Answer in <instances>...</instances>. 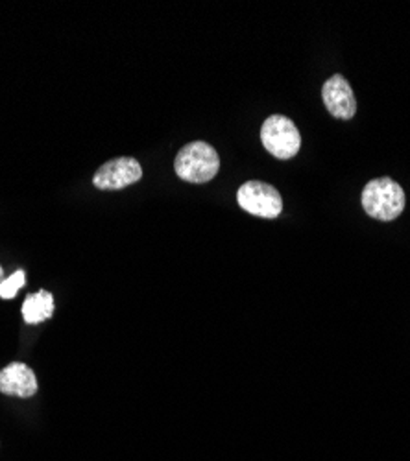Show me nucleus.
<instances>
[{
	"label": "nucleus",
	"mask_w": 410,
	"mask_h": 461,
	"mask_svg": "<svg viewBox=\"0 0 410 461\" xmlns=\"http://www.w3.org/2000/svg\"><path fill=\"white\" fill-rule=\"evenodd\" d=\"M54 314V297L47 290H40L32 294L23 303V318L28 325L43 323Z\"/></svg>",
	"instance_id": "8"
},
{
	"label": "nucleus",
	"mask_w": 410,
	"mask_h": 461,
	"mask_svg": "<svg viewBox=\"0 0 410 461\" xmlns=\"http://www.w3.org/2000/svg\"><path fill=\"white\" fill-rule=\"evenodd\" d=\"M218 168L220 158L216 149L204 140H195L183 146L174 161V170L178 177L196 185L211 181L218 174Z\"/></svg>",
	"instance_id": "1"
},
{
	"label": "nucleus",
	"mask_w": 410,
	"mask_h": 461,
	"mask_svg": "<svg viewBox=\"0 0 410 461\" xmlns=\"http://www.w3.org/2000/svg\"><path fill=\"white\" fill-rule=\"evenodd\" d=\"M239 205L260 218H278L283 211V200L279 192L263 181H246L237 192Z\"/></svg>",
	"instance_id": "4"
},
{
	"label": "nucleus",
	"mask_w": 410,
	"mask_h": 461,
	"mask_svg": "<svg viewBox=\"0 0 410 461\" xmlns=\"http://www.w3.org/2000/svg\"><path fill=\"white\" fill-rule=\"evenodd\" d=\"M5 281V270H3V266H0V283Z\"/></svg>",
	"instance_id": "10"
},
{
	"label": "nucleus",
	"mask_w": 410,
	"mask_h": 461,
	"mask_svg": "<svg viewBox=\"0 0 410 461\" xmlns=\"http://www.w3.org/2000/svg\"><path fill=\"white\" fill-rule=\"evenodd\" d=\"M142 177V168L133 158H117L102 165L95 176L93 185L100 190H121Z\"/></svg>",
	"instance_id": "5"
},
{
	"label": "nucleus",
	"mask_w": 410,
	"mask_h": 461,
	"mask_svg": "<svg viewBox=\"0 0 410 461\" xmlns=\"http://www.w3.org/2000/svg\"><path fill=\"white\" fill-rule=\"evenodd\" d=\"M37 392V378L32 367L23 362H14L0 371V393L28 399Z\"/></svg>",
	"instance_id": "7"
},
{
	"label": "nucleus",
	"mask_w": 410,
	"mask_h": 461,
	"mask_svg": "<svg viewBox=\"0 0 410 461\" xmlns=\"http://www.w3.org/2000/svg\"><path fill=\"white\" fill-rule=\"evenodd\" d=\"M26 283V277H24V272L19 270L15 272L14 276H10L8 279H5L3 283H0V297L3 299H14L19 290L24 286Z\"/></svg>",
	"instance_id": "9"
},
{
	"label": "nucleus",
	"mask_w": 410,
	"mask_h": 461,
	"mask_svg": "<svg viewBox=\"0 0 410 461\" xmlns=\"http://www.w3.org/2000/svg\"><path fill=\"white\" fill-rule=\"evenodd\" d=\"M322 98L327 107V111L334 119L350 121L357 113V100L353 95L351 86L341 74H334L323 84L322 87Z\"/></svg>",
	"instance_id": "6"
},
{
	"label": "nucleus",
	"mask_w": 410,
	"mask_h": 461,
	"mask_svg": "<svg viewBox=\"0 0 410 461\" xmlns=\"http://www.w3.org/2000/svg\"><path fill=\"white\" fill-rule=\"evenodd\" d=\"M260 140L263 146L278 159H292L302 146V137L296 124L283 117V114H272L260 128Z\"/></svg>",
	"instance_id": "3"
},
{
	"label": "nucleus",
	"mask_w": 410,
	"mask_h": 461,
	"mask_svg": "<svg viewBox=\"0 0 410 461\" xmlns=\"http://www.w3.org/2000/svg\"><path fill=\"white\" fill-rule=\"evenodd\" d=\"M360 200L368 216L381 221L396 220L405 209V192L390 177L371 179L364 186Z\"/></svg>",
	"instance_id": "2"
}]
</instances>
